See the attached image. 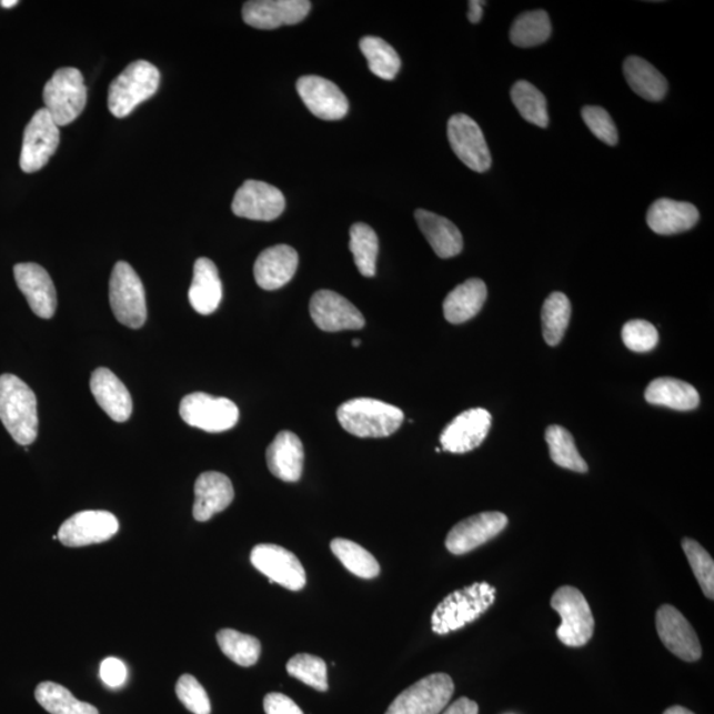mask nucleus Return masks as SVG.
Instances as JSON below:
<instances>
[{"label": "nucleus", "mask_w": 714, "mask_h": 714, "mask_svg": "<svg viewBox=\"0 0 714 714\" xmlns=\"http://www.w3.org/2000/svg\"><path fill=\"white\" fill-rule=\"evenodd\" d=\"M572 316V304L563 293H552L546 298L542 311L543 334L545 342L557 345L565 335Z\"/></svg>", "instance_id": "obj_38"}, {"label": "nucleus", "mask_w": 714, "mask_h": 714, "mask_svg": "<svg viewBox=\"0 0 714 714\" xmlns=\"http://www.w3.org/2000/svg\"><path fill=\"white\" fill-rule=\"evenodd\" d=\"M663 714H695V713L684 708V706L675 705V706H671V708L665 711Z\"/></svg>", "instance_id": "obj_50"}, {"label": "nucleus", "mask_w": 714, "mask_h": 714, "mask_svg": "<svg viewBox=\"0 0 714 714\" xmlns=\"http://www.w3.org/2000/svg\"><path fill=\"white\" fill-rule=\"evenodd\" d=\"M509 525V517L502 512H482L462 520L453 526L446 537L450 553L461 556L496 537Z\"/></svg>", "instance_id": "obj_16"}, {"label": "nucleus", "mask_w": 714, "mask_h": 714, "mask_svg": "<svg viewBox=\"0 0 714 714\" xmlns=\"http://www.w3.org/2000/svg\"><path fill=\"white\" fill-rule=\"evenodd\" d=\"M496 589L487 582L475 584L449 594L432 615L435 634L446 635L476 621L494 605Z\"/></svg>", "instance_id": "obj_3"}, {"label": "nucleus", "mask_w": 714, "mask_h": 714, "mask_svg": "<svg viewBox=\"0 0 714 714\" xmlns=\"http://www.w3.org/2000/svg\"><path fill=\"white\" fill-rule=\"evenodd\" d=\"M586 127L600 141L609 145L619 143V130H616L613 118L605 109L600 107H585L581 112Z\"/></svg>", "instance_id": "obj_45"}, {"label": "nucleus", "mask_w": 714, "mask_h": 714, "mask_svg": "<svg viewBox=\"0 0 714 714\" xmlns=\"http://www.w3.org/2000/svg\"><path fill=\"white\" fill-rule=\"evenodd\" d=\"M683 551L702 586L706 599H714V561L708 552L695 540L685 537L682 542Z\"/></svg>", "instance_id": "obj_42"}, {"label": "nucleus", "mask_w": 714, "mask_h": 714, "mask_svg": "<svg viewBox=\"0 0 714 714\" xmlns=\"http://www.w3.org/2000/svg\"><path fill=\"white\" fill-rule=\"evenodd\" d=\"M350 251L360 273L364 276L376 274L379 238L370 225L356 223L351 227Z\"/></svg>", "instance_id": "obj_37"}, {"label": "nucleus", "mask_w": 714, "mask_h": 714, "mask_svg": "<svg viewBox=\"0 0 714 714\" xmlns=\"http://www.w3.org/2000/svg\"><path fill=\"white\" fill-rule=\"evenodd\" d=\"M270 473L279 480L295 483L301 480L304 463V450L300 436L283 430L270 443L267 452Z\"/></svg>", "instance_id": "obj_25"}, {"label": "nucleus", "mask_w": 714, "mask_h": 714, "mask_svg": "<svg viewBox=\"0 0 714 714\" xmlns=\"http://www.w3.org/2000/svg\"><path fill=\"white\" fill-rule=\"evenodd\" d=\"M17 285L34 315L51 319L57 313L58 295L51 275L38 263H18L13 268Z\"/></svg>", "instance_id": "obj_21"}, {"label": "nucleus", "mask_w": 714, "mask_h": 714, "mask_svg": "<svg viewBox=\"0 0 714 714\" xmlns=\"http://www.w3.org/2000/svg\"><path fill=\"white\" fill-rule=\"evenodd\" d=\"M360 343H362V342H360L359 339H353V341H352L353 346H359Z\"/></svg>", "instance_id": "obj_52"}, {"label": "nucleus", "mask_w": 714, "mask_h": 714, "mask_svg": "<svg viewBox=\"0 0 714 714\" xmlns=\"http://www.w3.org/2000/svg\"><path fill=\"white\" fill-rule=\"evenodd\" d=\"M331 551L341 561L346 571L358 575L360 579L372 580L380 574V565L372 554L362 545L346 539H334L331 542Z\"/></svg>", "instance_id": "obj_35"}, {"label": "nucleus", "mask_w": 714, "mask_h": 714, "mask_svg": "<svg viewBox=\"0 0 714 714\" xmlns=\"http://www.w3.org/2000/svg\"><path fill=\"white\" fill-rule=\"evenodd\" d=\"M286 200L274 185L247 180L235 192L232 211L235 217L254 221H273L285 212Z\"/></svg>", "instance_id": "obj_13"}, {"label": "nucleus", "mask_w": 714, "mask_h": 714, "mask_svg": "<svg viewBox=\"0 0 714 714\" xmlns=\"http://www.w3.org/2000/svg\"><path fill=\"white\" fill-rule=\"evenodd\" d=\"M623 73H625L630 88L644 100L662 101L667 94V80L654 66L642 58H627L623 64Z\"/></svg>", "instance_id": "obj_31"}, {"label": "nucleus", "mask_w": 714, "mask_h": 714, "mask_svg": "<svg viewBox=\"0 0 714 714\" xmlns=\"http://www.w3.org/2000/svg\"><path fill=\"white\" fill-rule=\"evenodd\" d=\"M34 697L51 714H100L95 706L80 702L66 686L57 683L39 684Z\"/></svg>", "instance_id": "obj_32"}, {"label": "nucleus", "mask_w": 714, "mask_h": 714, "mask_svg": "<svg viewBox=\"0 0 714 714\" xmlns=\"http://www.w3.org/2000/svg\"><path fill=\"white\" fill-rule=\"evenodd\" d=\"M336 415L345 432L360 439H385L396 433L404 421L401 409L373 399L346 401Z\"/></svg>", "instance_id": "obj_2"}, {"label": "nucleus", "mask_w": 714, "mask_h": 714, "mask_svg": "<svg viewBox=\"0 0 714 714\" xmlns=\"http://www.w3.org/2000/svg\"><path fill=\"white\" fill-rule=\"evenodd\" d=\"M653 405L667 406L674 411H693L700 404L698 392L685 381L661 378L653 381L644 393Z\"/></svg>", "instance_id": "obj_30"}, {"label": "nucleus", "mask_w": 714, "mask_h": 714, "mask_svg": "<svg viewBox=\"0 0 714 714\" xmlns=\"http://www.w3.org/2000/svg\"><path fill=\"white\" fill-rule=\"evenodd\" d=\"M296 92L310 112L321 120L339 121L349 113L350 103L345 94L328 79L304 76L296 82Z\"/></svg>", "instance_id": "obj_19"}, {"label": "nucleus", "mask_w": 714, "mask_h": 714, "mask_svg": "<svg viewBox=\"0 0 714 714\" xmlns=\"http://www.w3.org/2000/svg\"><path fill=\"white\" fill-rule=\"evenodd\" d=\"M453 695L452 677L446 674L429 675L400 693L385 714H440Z\"/></svg>", "instance_id": "obj_8"}, {"label": "nucleus", "mask_w": 714, "mask_h": 714, "mask_svg": "<svg viewBox=\"0 0 714 714\" xmlns=\"http://www.w3.org/2000/svg\"><path fill=\"white\" fill-rule=\"evenodd\" d=\"M120 530L117 517L108 511H82L60 526L58 537L69 547L105 543Z\"/></svg>", "instance_id": "obj_14"}, {"label": "nucleus", "mask_w": 714, "mask_h": 714, "mask_svg": "<svg viewBox=\"0 0 714 714\" xmlns=\"http://www.w3.org/2000/svg\"><path fill=\"white\" fill-rule=\"evenodd\" d=\"M223 298L219 270L210 259H199L193 267V279L189 300L193 310L201 315H211Z\"/></svg>", "instance_id": "obj_27"}, {"label": "nucleus", "mask_w": 714, "mask_h": 714, "mask_svg": "<svg viewBox=\"0 0 714 714\" xmlns=\"http://www.w3.org/2000/svg\"><path fill=\"white\" fill-rule=\"evenodd\" d=\"M492 418L486 409L476 408L457 415L443 429L441 445L445 452L464 454L480 447L489 435Z\"/></svg>", "instance_id": "obj_20"}, {"label": "nucleus", "mask_w": 714, "mask_h": 714, "mask_svg": "<svg viewBox=\"0 0 714 714\" xmlns=\"http://www.w3.org/2000/svg\"><path fill=\"white\" fill-rule=\"evenodd\" d=\"M414 218L420 231L424 233L430 247L439 258L452 259L462 252V233L452 221L425 210L415 211Z\"/></svg>", "instance_id": "obj_28"}, {"label": "nucleus", "mask_w": 714, "mask_h": 714, "mask_svg": "<svg viewBox=\"0 0 714 714\" xmlns=\"http://www.w3.org/2000/svg\"><path fill=\"white\" fill-rule=\"evenodd\" d=\"M480 706L467 697L457 698L443 714H477Z\"/></svg>", "instance_id": "obj_48"}, {"label": "nucleus", "mask_w": 714, "mask_h": 714, "mask_svg": "<svg viewBox=\"0 0 714 714\" xmlns=\"http://www.w3.org/2000/svg\"><path fill=\"white\" fill-rule=\"evenodd\" d=\"M18 3V0H3V2H0V6L4 7V9H12V7Z\"/></svg>", "instance_id": "obj_51"}, {"label": "nucleus", "mask_w": 714, "mask_h": 714, "mask_svg": "<svg viewBox=\"0 0 714 714\" xmlns=\"http://www.w3.org/2000/svg\"><path fill=\"white\" fill-rule=\"evenodd\" d=\"M233 499L234 490L231 480L217 471H208L201 474L195 483L193 517L198 522H208L213 515L227 510Z\"/></svg>", "instance_id": "obj_24"}, {"label": "nucleus", "mask_w": 714, "mask_h": 714, "mask_svg": "<svg viewBox=\"0 0 714 714\" xmlns=\"http://www.w3.org/2000/svg\"><path fill=\"white\" fill-rule=\"evenodd\" d=\"M298 262L300 258L294 248L289 245L268 248L254 263L255 282L263 290H279L293 280Z\"/></svg>", "instance_id": "obj_22"}, {"label": "nucleus", "mask_w": 714, "mask_h": 714, "mask_svg": "<svg viewBox=\"0 0 714 714\" xmlns=\"http://www.w3.org/2000/svg\"><path fill=\"white\" fill-rule=\"evenodd\" d=\"M310 314L319 329L325 332L360 330L365 319L353 304L331 290H319L311 298Z\"/></svg>", "instance_id": "obj_18"}, {"label": "nucleus", "mask_w": 714, "mask_h": 714, "mask_svg": "<svg viewBox=\"0 0 714 714\" xmlns=\"http://www.w3.org/2000/svg\"><path fill=\"white\" fill-rule=\"evenodd\" d=\"M180 418L187 425L208 433H223L239 422L240 412L233 401L207 393H191L180 402Z\"/></svg>", "instance_id": "obj_9"}, {"label": "nucleus", "mask_w": 714, "mask_h": 714, "mask_svg": "<svg viewBox=\"0 0 714 714\" xmlns=\"http://www.w3.org/2000/svg\"><path fill=\"white\" fill-rule=\"evenodd\" d=\"M447 137L455 155L463 164L475 172H486L492 159L486 138L473 118L466 114H455L447 123Z\"/></svg>", "instance_id": "obj_12"}, {"label": "nucleus", "mask_w": 714, "mask_h": 714, "mask_svg": "<svg viewBox=\"0 0 714 714\" xmlns=\"http://www.w3.org/2000/svg\"><path fill=\"white\" fill-rule=\"evenodd\" d=\"M101 681L110 688H118L127 682L128 670L120 658L107 657L100 667Z\"/></svg>", "instance_id": "obj_46"}, {"label": "nucleus", "mask_w": 714, "mask_h": 714, "mask_svg": "<svg viewBox=\"0 0 714 714\" xmlns=\"http://www.w3.org/2000/svg\"><path fill=\"white\" fill-rule=\"evenodd\" d=\"M217 637L224 655L241 667H252L259 662L261 643L258 637L232 628L220 630Z\"/></svg>", "instance_id": "obj_40"}, {"label": "nucleus", "mask_w": 714, "mask_h": 714, "mask_svg": "<svg viewBox=\"0 0 714 714\" xmlns=\"http://www.w3.org/2000/svg\"><path fill=\"white\" fill-rule=\"evenodd\" d=\"M545 440L550 446L552 461L557 466L575 471V473H586L587 464L575 446L573 435L565 428L559 425L547 428Z\"/></svg>", "instance_id": "obj_36"}, {"label": "nucleus", "mask_w": 714, "mask_h": 714, "mask_svg": "<svg viewBox=\"0 0 714 714\" xmlns=\"http://www.w3.org/2000/svg\"><path fill=\"white\" fill-rule=\"evenodd\" d=\"M311 10L309 0H252L242 7V19L258 30H275L306 19Z\"/></svg>", "instance_id": "obj_17"}, {"label": "nucleus", "mask_w": 714, "mask_h": 714, "mask_svg": "<svg viewBox=\"0 0 714 714\" xmlns=\"http://www.w3.org/2000/svg\"><path fill=\"white\" fill-rule=\"evenodd\" d=\"M360 51L363 52L371 72L378 78L391 81L400 72L401 59L394 48L385 40L376 37H365L360 40Z\"/></svg>", "instance_id": "obj_34"}, {"label": "nucleus", "mask_w": 714, "mask_h": 714, "mask_svg": "<svg viewBox=\"0 0 714 714\" xmlns=\"http://www.w3.org/2000/svg\"><path fill=\"white\" fill-rule=\"evenodd\" d=\"M511 99L526 122L546 128L550 124L545 97L531 82L520 80L511 89Z\"/></svg>", "instance_id": "obj_39"}, {"label": "nucleus", "mask_w": 714, "mask_h": 714, "mask_svg": "<svg viewBox=\"0 0 714 714\" xmlns=\"http://www.w3.org/2000/svg\"><path fill=\"white\" fill-rule=\"evenodd\" d=\"M486 300V283L480 279H471L456 286L446 296L443 302V314L447 322L461 324L480 314Z\"/></svg>", "instance_id": "obj_29"}, {"label": "nucleus", "mask_w": 714, "mask_h": 714, "mask_svg": "<svg viewBox=\"0 0 714 714\" xmlns=\"http://www.w3.org/2000/svg\"><path fill=\"white\" fill-rule=\"evenodd\" d=\"M622 341L631 351L650 352L657 345L658 334L654 324L635 319L623 325Z\"/></svg>", "instance_id": "obj_43"}, {"label": "nucleus", "mask_w": 714, "mask_h": 714, "mask_svg": "<svg viewBox=\"0 0 714 714\" xmlns=\"http://www.w3.org/2000/svg\"><path fill=\"white\" fill-rule=\"evenodd\" d=\"M161 73L151 62L138 60L124 69L109 88V110L117 118H124L157 93Z\"/></svg>", "instance_id": "obj_4"}, {"label": "nucleus", "mask_w": 714, "mask_h": 714, "mask_svg": "<svg viewBox=\"0 0 714 714\" xmlns=\"http://www.w3.org/2000/svg\"><path fill=\"white\" fill-rule=\"evenodd\" d=\"M60 143V130L47 109L33 114L24 130L20 169L33 173L44 168L57 152Z\"/></svg>", "instance_id": "obj_10"}, {"label": "nucleus", "mask_w": 714, "mask_h": 714, "mask_svg": "<svg viewBox=\"0 0 714 714\" xmlns=\"http://www.w3.org/2000/svg\"><path fill=\"white\" fill-rule=\"evenodd\" d=\"M110 308L117 321L129 329H141L148 319L143 283L128 262H117L110 276Z\"/></svg>", "instance_id": "obj_6"}, {"label": "nucleus", "mask_w": 714, "mask_h": 714, "mask_svg": "<svg viewBox=\"0 0 714 714\" xmlns=\"http://www.w3.org/2000/svg\"><path fill=\"white\" fill-rule=\"evenodd\" d=\"M90 391L103 412L115 422H127L133 413V399L122 381L108 369L95 370Z\"/></svg>", "instance_id": "obj_23"}, {"label": "nucleus", "mask_w": 714, "mask_h": 714, "mask_svg": "<svg viewBox=\"0 0 714 714\" xmlns=\"http://www.w3.org/2000/svg\"><path fill=\"white\" fill-rule=\"evenodd\" d=\"M252 565L265 574L270 584L276 582L289 591L300 592L306 586V572L294 553L274 544H260L251 553Z\"/></svg>", "instance_id": "obj_11"}, {"label": "nucleus", "mask_w": 714, "mask_h": 714, "mask_svg": "<svg viewBox=\"0 0 714 714\" xmlns=\"http://www.w3.org/2000/svg\"><path fill=\"white\" fill-rule=\"evenodd\" d=\"M286 670L290 676L308 684L311 688L319 692L329 691L328 665H325L323 658L309 654H298L290 658Z\"/></svg>", "instance_id": "obj_41"}, {"label": "nucleus", "mask_w": 714, "mask_h": 714, "mask_svg": "<svg viewBox=\"0 0 714 714\" xmlns=\"http://www.w3.org/2000/svg\"><path fill=\"white\" fill-rule=\"evenodd\" d=\"M0 421L19 445L29 446L38 439V399L16 374L0 376Z\"/></svg>", "instance_id": "obj_1"}, {"label": "nucleus", "mask_w": 714, "mask_h": 714, "mask_svg": "<svg viewBox=\"0 0 714 714\" xmlns=\"http://www.w3.org/2000/svg\"><path fill=\"white\" fill-rule=\"evenodd\" d=\"M656 630L664 646L682 661L692 663L702 657V644L695 628L676 607L671 605L658 607Z\"/></svg>", "instance_id": "obj_15"}, {"label": "nucleus", "mask_w": 714, "mask_h": 714, "mask_svg": "<svg viewBox=\"0 0 714 714\" xmlns=\"http://www.w3.org/2000/svg\"><path fill=\"white\" fill-rule=\"evenodd\" d=\"M697 208L685 201L658 199L650 207L647 224L657 234L671 235L690 231L697 224Z\"/></svg>", "instance_id": "obj_26"}, {"label": "nucleus", "mask_w": 714, "mask_h": 714, "mask_svg": "<svg viewBox=\"0 0 714 714\" xmlns=\"http://www.w3.org/2000/svg\"><path fill=\"white\" fill-rule=\"evenodd\" d=\"M263 710L267 714H303L300 706L282 693H269L263 700Z\"/></svg>", "instance_id": "obj_47"}, {"label": "nucleus", "mask_w": 714, "mask_h": 714, "mask_svg": "<svg viewBox=\"0 0 714 714\" xmlns=\"http://www.w3.org/2000/svg\"><path fill=\"white\" fill-rule=\"evenodd\" d=\"M551 606L561 616L557 637L567 647H582L594 634V616L591 606L579 589L563 586L553 594Z\"/></svg>", "instance_id": "obj_7"}, {"label": "nucleus", "mask_w": 714, "mask_h": 714, "mask_svg": "<svg viewBox=\"0 0 714 714\" xmlns=\"http://www.w3.org/2000/svg\"><path fill=\"white\" fill-rule=\"evenodd\" d=\"M483 4H486L484 2H477V0H471L469 2L470 6V11H469V20L471 23H480L481 19L483 17Z\"/></svg>", "instance_id": "obj_49"}, {"label": "nucleus", "mask_w": 714, "mask_h": 714, "mask_svg": "<svg viewBox=\"0 0 714 714\" xmlns=\"http://www.w3.org/2000/svg\"><path fill=\"white\" fill-rule=\"evenodd\" d=\"M552 24L543 10L524 12L519 16L511 27L512 44L520 48H531L545 43L551 38Z\"/></svg>", "instance_id": "obj_33"}, {"label": "nucleus", "mask_w": 714, "mask_h": 714, "mask_svg": "<svg viewBox=\"0 0 714 714\" xmlns=\"http://www.w3.org/2000/svg\"><path fill=\"white\" fill-rule=\"evenodd\" d=\"M177 695L187 710L193 714H211V702L203 685L195 677L185 674L177 683Z\"/></svg>", "instance_id": "obj_44"}, {"label": "nucleus", "mask_w": 714, "mask_h": 714, "mask_svg": "<svg viewBox=\"0 0 714 714\" xmlns=\"http://www.w3.org/2000/svg\"><path fill=\"white\" fill-rule=\"evenodd\" d=\"M47 112L58 127H67L84 112L88 90L84 76L76 68H60L43 92Z\"/></svg>", "instance_id": "obj_5"}]
</instances>
